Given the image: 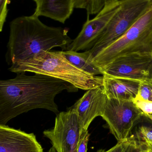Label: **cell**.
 <instances>
[{
  "label": "cell",
  "instance_id": "6da1fadb",
  "mask_svg": "<svg viewBox=\"0 0 152 152\" xmlns=\"http://www.w3.org/2000/svg\"><path fill=\"white\" fill-rule=\"evenodd\" d=\"M77 92L71 84L51 76L35 74L29 76L18 73L15 77L0 80V125L31 110L43 109L57 115L55 102L62 91Z\"/></svg>",
  "mask_w": 152,
  "mask_h": 152
},
{
  "label": "cell",
  "instance_id": "44dd1931",
  "mask_svg": "<svg viewBox=\"0 0 152 152\" xmlns=\"http://www.w3.org/2000/svg\"><path fill=\"white\" fill-rule=\"evenodd\" d=\"M9 0H0V31L1 32L8 14Z\"/></svg>",
  "mask_w": 152,
  "mask_h": 152
},
{
  "label": "cell",
  "instance_id": "d6986e66",
  "mask_svg": "<svg viewBox=\"0 0 152 152\" xmlns=\"http://www.w3.org/2000/svg\"><path fill=\"white\" fill-rule=\"evenodd\" d=\"M130 143V137L126 141L118 142L117 143L108 151L100 149L96 152H127Z\"/></svg>",
  "mask_w": 152,
  "mask_h": 152
},
{
  "label": "cell",
  "instance_id": "2e32d148",
  "mask_svg": "<svg viewBox=\"0 0 152 152\" xmlns=\"http://www.w3.org/2000/svg\"><path fill=\"white\" fill-rule=\"evenodd\" d=\"M133 101L142 112L143 116L152 121V102L142 100L137 96Z\"/></svg>",
  "mask_w": 152,
  "mask_h": 152
},
{
  "label": "cell",
  "instance_id": "30bf717a",
  "mask_svg": "<svg viewBox=\"0 0 152 152\" xmlns=\"http://www.w3.org/2000/svg\"><path fill=\"white\" fill-rule=\"evenodd\" d=\"M108 98L103 86L87 90L84 94L70 107L76 113L80 126V134L88 130L92 121L97 117H102Z\"/></svg>",
  "mask_w": 152,
  "mask_h": 152
},
{
  "label": "cell",
  "instance_id": "d4e9b609",
  "mask_svg": "<svg viewBox=\"0 0 152 152\" xmlns=\"http://www.w3.org/2000/svg\"><path fill=\"white\" fill-rule=\"evenodd\" d=\"M151 1H152V0H151Z\"/></svg>",
  "mask_w": 152,
  "mask_h": 152
},
{
  "label": "cell",
  "instance_id": "4fadbf2b",
  "mask_svg": "<svg viewBox=\"0 0 152 152\" xmlns=\"http://www.w3.org/2000/svg\"><path fill=\"white\" fill-rule=\"evenodd\" d=\"M103 88L108 99L133 101L137 95L140 81L103 76Z\"/></svg>",
  "mask_w": 152,
  "mask_h": 152
},
{
  "label": "cell",
  "instance_id": "ba28073f",
  "mask_svg": "<svg viewBox=\"0 0 152 152\" xmlns=\"http://www.w3.org/2000/svg\"><path fill=\"white\" fill-rule=\"evenodd\" d=\"M103 75L141 81H152V54L119 57L102 69Z\"/></svg>",
  "mask_w": 152,
  "mask_h": 152
},
{
  "label": "cell",
  "instance_id": "ffe728a7",
  "mask_svg": "<svg viewBox=\"0 0 152 152\" xmlns=\"http://www.w3.org/2000/svg\"><path fill=\"white\" fill-rule=\"evenodd\" d=\"M127 152H147L143 145L136 138L135 136H130V143Z\"/></svg>",
  "mask_w": 152,
  "mask_h": 152
},
{
  "label": "cell",
  "instance_id": "5b68a950",
  "mask_svg": "<svg viewBox=\"0 0 152 152\" xmlns=\"http://www.w3.org/2000/svg\"><path fill=\"white\" fill-rule=\"evenodd\" d=\"M152 9L151 0H120L118 10L93 48L88 50L93 58L120 38L130 27Z\"/></svg>",
  "mask_w": 152,
  "mask_h": 152
},
{
  "label": "cell",
  "instance_id": "e0dca14e",
  "mask_svg": "<svg viewBox=\"0 0 152 152\" xmlns=\"http://www.w3.org/2000/svg\"><path fill=\"white\" fill-rule=\"evenodd\" d=\"M137 96L145 101L152 102V81L144 80L140 82Z\"/></svg>",
  "mask_w": 152,
  "mask_h": 152
},
{
  "label": "cell",
  "instance_id": "7402d4cb",
  "mask_svg": "<svg viewBox=\"0 0 152 152\" xmlns=\"http://www.w3.org/2000/svg\"><path fill=\"white\" fill-rule=\"evenodd\" d=\"M89 137L90 134L88 133V130L84 131L80 134L77 152H87V144L89 141Z\"/></svg>",
  "mask_w": 152,
  "mask_h": 152
},
{
  "label": "cell",
  "instance_id": "8fae6325",
  "mask_svg": "<svg viewBox=\"0 0 152 152\" xmlns=\"http://www.w3.org/2000/svg\"><path fill=\"white\" fill-rule=\"evenodd\" d=\"M0 152H43L33 133L0 125Z\"/></svg>",
  "mask_w": 152,
  "mask_h": 152
},
{
  "label": "cell",
  "instance_id": "52a82bcc",
  "mask_svg": "<svg viewBox=\"0 0 152 152\" xmlns=\"http://www.w3.org/2000/svg\"><path fill=\"white\" fill-rule=\"evenodd\" d=\"M44 136L51 140L57 152H77L80 126L76 113L69 108L57 114L54 126L44 130Z\"/></svg>",
  "mask_w": 152,
  "mask_h": 152
},
{
  "label": "cell",
  "instance_id": "7a4b0ae2",
  "mask_svg": "<svg viewBox=\"0 0 152 152\" xmlns=\"http://www.w3.org/2000/svg\"><path fill=\"white\" fill-rule=\"evenodd\" d=\"M68 33V28L45 25L33 14L16 18L10 22L6 62L12 65L55 47L67 50L72 41Z\"/></svg>",
  "mask_w": 152,
  "mask_h": 152
},
{
  "label": "cell",
  "instance_id": "ac0fdd59",
  "mask_svg": "<svg viewBox=\"0 0 152 152\" xmlns=\"http://www.w3.org/2000/svg\"><path fill=\"white\" fill-rule=\"evenodd\" d=\"M136 133L135 137L138 141L145 144L152 142V126L142 125Z\"/></svg>",
  "mask_w": 152,
  "mask_h": 152
},
{
  "label": "cell",
  "instance_id": "9a60e30c",
  "mask_svg": "<svg viewBox=\"0 0 152 152\" xmlns=\"http://www.w3.org/2000/svg\"><path fill=\"white\" fill-rule=\"evenodd\" d=\"M114 0H75V8L86 10L87 16L99 13L104 7Z\"/></svg>",
  "mask_w": 152,
  "mask_h": 152
},
{
  "label": "cell",
  "instance_id": "cb8c5ba5",
  "mask_svg": "<svg viewBox=\"0 0 152 152\" xmlns=\"http://www.w3.org/2000/svg\"><path fill=\"white\" fill-rule=\"evenodd\" d=\"M48 152H57V151H56L55 149H54V147L53 146H52V147H51V148H50V150H49V151H48Z\"/></svg>",
  "mask_w": 152,
  "mask_h": 152
},
{
  "label": "cell",
  "instance_id": "277c9868",
  "mask_svg": "<svg viewBox=\"0 0 152 152\" xmlns=\"http://www.w3.org/2000/svg\"><path fill=\"white\" fill-rule=\"evenodd\" d=\"M134 54H152V9L92 61L102 69L119 57Z\"/></svg>",
  "mask_w": 152,
  "mask_h": 152
},
{
  "label": "cell",
  "instance_id": "7c38bea8",
  "mask_svg": "<svg viewBox=\"0 0 152 152\" xmlns=\"http://www.w3.org/2000/svg\"><path fill=\"white\" fill-rule=\"evenodd\" d=\"M36 8L33 15L44 16L61 23L65 21L72 14L75 0H34Z\"/></svg>",
  "mask_w": 152,
  "mask_h": 152
},
{
  "label": "cell",
  "instance_id": "5bb4252c",
  "mask_svg": "<svg viewBox=\"0 0 152 152\" xmlns=\"http://www.w3.org/2000/svg\"><path fill=\"white\" fill-rule=\"evenodd\" d=\"M66 58L79 69L93 75H103L101 69L96 66L92 60L89 51L78 53L74 51H62Z\"/></svg>",
  "mask_w": 152,
  "mask_h": 152
},
{
  "label": "cell",
  "instance_id": "8992f818",
  "mask_svg": "<svg viewBox=\"0 0 152 152\" xmlns=\"http://www.w3.org/2000/svg\"><path fill=\"white\" fill-rule=\"evenodd\" d=\"M142 113L133 101L108 99L102 118L118 142L126 141Z\"/></svg>",
  "mask_w": 152,
  "mask_h": 152
},
{
  "label": "cell",
  "instance_id": "603a6c76",
  "mask_svg": "<svg viewBox=\"0 0 152 152\" xmlns=\"http://www.w3.org/2000/svg\"><path fill=\"white\" fill-rule=\"evenodd\" d=\"M140 142V141H139ZM144 146L145 147V149L147 150V151H150L152 152V142L147 143H143L141 142Z\"/></svg>",
  "mask_w": 152,
  "mask_h": 152
},
{
  "label": "cell",
  "instance_id": "9c48e42d",
  "mask_svg": "<svg viewBox=\"0 0 152 152\" xmlns=\"http://www.w3.org/2000/svg\"><path fill=\"white\" fill-rule=\"evenodd\" d=\"M120 0H114L105 5L94 18L87 21L78 35L68 45L67 50L77 52L93 48L109 22L120 7Z\"/></svg>",
  "mask_w": 152,
  "mask_h": 152
},
{
  "label": "cell",
  "instance_id": "3957f363",
  "mask_svg": "<svg viewBox=\"0 0 152 152\" xmlns=\"http://www.w3.org/2000/svg\"><path fill=\"white\" fill-rule=\"evenodd\" d=\"M9 69L17 74L29 72L51 76L83 90L103 86V77L93 75L75 66L62 51L40 53L26 60L12 64Z\"/></svg>",
  "mask_w": 152,
  "mask_h": 152
}]
</instances>
